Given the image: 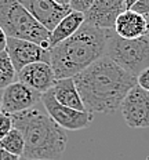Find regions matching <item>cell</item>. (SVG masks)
Instances as JSON below:
<instances>
[{"mask_svg": "<svg viewBox=\"0 0 149 160\" xmlns=\"http://www.w3.org/2000/svg\"><path fill=\"white\" fill-rule=\"evenodd\" d=\"M83 105L88 113L115 115L137 78L104 55L73 78Z\"/></svg>", "mask_w": 149, "mask_h": 160, "instance_id": "obj_1", "label": "cell"}, {"mask_svg": "<svg viewBox=\"0 0 149 160\" xmlns=\"http://www.w3.org/2000/svg\"><path fill=\"white\" fill-rule=\"evenodd\" d=\"M113 29L83 24L71 38L50 50V64L55 79L75 78L107 52V43Z\"/></svg>", "mask_w": 149, "mask_h": 160, "instance_id": "obj_2", "label": "cell"}, {"mask_svg": "<svg viewBox=\"0 0 149 160\" xmlns=\"http://www.w3.org/2000/svg\"><path fill=\"white\" fill-rule=\"evenodd\" d=\"M12 124L25 139L22 158L37 160H59L64 155L68 137L65 130L39 106L11 115Z\"/></svg>", "mask_w": 149, "mask_h": 160, "instance_id": "obj_3", "label": "cell"}, {"mask_svg": "<svg viewBox=\"0 0 149 160\" xmlns=\"http://www.w3.org/2000/svg\"><path fill=\"white\" fill-rule=\"evenodd\" d=\"M0 26L8 38L29 40L50 50V31L33 18L19 0H0Z\"/></svg>", "mask_w": 149, "mask_h": 160, "instance_id": "obj_4", "label": "cell"}, {"mask_svg": "<svg viewBox=\"0 0 149 160\" xmlns=\"http://www.w3.org/2000/svg\"><path fill=\"white\" fill-rule=\"evenodd\" d=\"M105 55L137 78L144 69L149 68V29L138 39H123L112 31Z\"/></svg>", "mask_w": 149, "mask_h": 160, "instance_id": "obj_5", "label": "cell"}, {"mask_svg": "<svg viewBox=\"0 0 149 160\" xmlns=\"http://www.w3.org/2000/svg\"><path fill=\"white\" fill-rule=\"evenodd\" d=\"M40 102L46 112L50 115V118L64 130L77 131V130L87 128L94 120V115L88 113L87 111H76V109L59 104L52 94V90L43 92Z\"/></svg>", "mask_w": 149, "mask_h": 160, "instance_id": "obj_6", "label": "cell"}, {"mask_svg": "<svg viewBox=\"0 0 149 160\" xmlns=\"http://www.w3.org/2000/svg\"><path fill=\"white\" fill-rule=\"evenodd\" d=\"M120 111L126 124L130 128H148L149 92L135 84L124 97Z\"/></svg>", "mask_w": 149, "mask_h": 160, "instance_id": "obj_7", "label": "cell"}, {"mask_svg": "<svg viewBox=\"0 0 149 160\" xmlns=\"http://www.w3.org/2000/svg\"><path fill=\"white\" fill-rule=\"evenodd\" d=\"M42 94L35 91L22 82H14L6 88L2 94V111L10 115L24 112L37 104H42Z\"/></svg>", "mask_w": 149, "mask_h": 160, "instance_id": "obj_8", "label": "cell"}, {"mask_svg": "<svg viewBox=\"0 0 149 160\" xmlns=\"http://www.w3.org/2000/svg\"><path fill=\"white\" fill-rule=\"evenodd\" d=\"M6 51L14 65L17 73L24 66L33 62H50V50L43 48L29 40L7 38Z\"/></svg>", "mask_w": 149, "mask_h": 160, "instance_id": "obj_9", "label": "cell"}, {"mask_svg": "<svg viewBox=\"0 0 149 160\" xmlns=\"http://www.w3.org/2000/svg\"><path fill=\"white\" fill-rule=\"evenodd\" d=\"M32 17L51 32L64 17L72 11L69 6H62L55 0H19Z\"/></svg>", "mask_w": 149, "mask_h": 160, "instance_id": "obj_10", "label": "cell"}, {"mask_svg": "<svg viewBox=\"0 0 149 160\" xmlns=\"http://www.w3.org/2000/svg\"><path fill=\"white\" fill-rule=\"evenodd\" d=\"M124 0H94L84 12V22L101 29H113L117 17L124 11Z\"/></svg>", "mask_w": 149, "mask_h": 160, "instance_id": "obj_11", "label": "cell"}, {"mask_svg": "<svg viewBox=\"0 0 149 160\" xmlns=\"http://www.w3.org/2000/svg\"><path fill=\"white\" fill-rule=\"evenodd\" d=\"M18 80L43 94L52 88L57 79L50 62H33L18 72Z\"/></svg>", "mask_w": 149, "mask_h": 160, "instance_id": "obj_12", "label": "cell"}, {"mask_svg": "<svg viewBox=\"0 0 149 160\" xmlns=\"http://www.w3.org/2000/svg\"><path fill=\"white\" fill-rule=\"evenodd\" d=\"M149 29V22L145 15L134 10H124L117 17L113 31L117 36L123 39H138L144 36Z\"/></svg>", "mask_w": 149, "mask_h": 160, "instance_id": "obj_13", "label": "cell"}, {"mask_svg": "<svg viewBox=\"0 0 149 160\" xmlns=\"http://www.w3.org/2000/svg\"><path fill=\"white\" fill-rule=\"evenodd\" d=\"M52 94L55 99L59 104L69 106L76 111H86L84 105H83L82 97L77 91V87L75 84L73 78H65L55 80L54 86H52Z\"/></svg>", "mask_w": 149, "mask_h": 160, "instance_id": "obj_14", "label": "cell"}, {"mask_svg": "<svg viewBox=\"0 0 149 160\" xmlns=\"http://www.w3.org/2000/svg\"><path fill=\"white\" fill-rule=\"evenodd\" d=\"M84 24V12L73 11L72 10L66 17L58 22V25L50 32V50L65 39L71 38L73 33L79 31V28Z\"/></svg>", "mask_w": 149, "mask_h": 160, "instance_id": "obj_15", "label": "cell"}, {"mask_svg": "<svg viewBox=\"0 0 149 160\" xmlns=\"http://www.w3.org/2000/svg\"><path fill=\"white\" fill-rule=\"evenodd\" d=\"M0 149L22 158L25 149V139L24 135L21 134V131L17 130L15 127H12L11 131L0 141Z\"/></svg>", "mask_w": 149, "mask_h": 160, "instance_id": "obj_16", "label": "cell"}, {"mask_svg": "<svg viewBox=\"0 0 149 160\" xmlns=\"http://www.w3.org/2000/svg\"><path fill=\"white\" fill-rule=\"evenodd\" d=\"M17 75L18 73H17L7 51L6 50L2 51L0 52V88H6L11 83H14Z\"/></svg>", "mask_w": 149, "mask_h": 160, "instance_id": "obj_17", "label": "cell"}, {"mask_svg": "<svg viewBox=\"0 0 149 160\" xmlns=\"http://www.w3.org/2000/svg\"><path fill=\"white\" fill-rule=\"evenodd\" d=\"M12 127H14V124H12L11 115L2 111L0 112V141L11 131Z\"/></svg>", "mask_w": 149, "mask_h": 160, "instance_id": "obj_18", "label": "cell"}, {"mask_svg": "<svg viewBox=\"0 0 149 160\" xmlns=\"http://www.w3.org/2000/svg\"><path fill=\"white\" fill-rule=\"evenodd\" d=\"M92 3H94V0H71L69 7L73 10V11L86 12L88 8L91 7Z\"/></svg>", "mask_w": 149, "mask_h": 160, "instance_id": "obj_19", "label": "cell"}, {"mask_svg": "<svg viewBox=\"0 0 149 160\" xmlns=\"http://www.w3.org/2000/svg\"><path fill=\"white\" fill-rule=\"evenodd\" d=\"M137 84L141 88H144L145 91L149 92V68L144 69L140 75L137 76Z\"/></svg>", "mask_w": 149, "mask_h": 160, "instance_id": "obj_20", "label": "cell"}, {"mask_svg": "<svg viewBox=\"0 0 149 160\" xmlns=\"http://www.w3.org/2000/svg\"><path fill=\"white\" fill-rule=\"evenodd\" d=\"M131 10H134V11L140 12V14L149 18V0H140L137 4L132 6Z\"/></svg>", "mask_w": 149, "mask_h": 160, "instance_id": "obj_21", "label": "cell"}, {"mask_svg": "<svg viewBox=\"0 0 149 160\" xmlns=\"http://www.w3.org/2000/svg\"><path fill=\"white\" fill-rule=\"evenodd\" d=\"M7 38L8 36L6 35V32L3 31V28L0 26V52L6 50V46H7Z\"/></svg>", "mask_w": 149, "mask_h": 160, "instance_id": "obj_22", "label": "cell"}, {"mask_svg": "<svg viewBox=\"0 0 149 160\" xmlns=\"http://www.w3.org/2000/svg\"><path fill=\"white\" fill-rule=\"evenodd\" d=\"M19 156H15L12 153H8L3 149H0V160H19Z\"/></svg>", "mask_w": 149, "mask_h": 160, "instance_id": "obj_23", "label": "cell"}, {"mask_svg": "<svg viewBox=\"0 0 149 160\" xmlns=\"http://www.w3.org/2000/svg\"><path fill=\"white\" fill-rule=\"evenodd\" d=\"M124 2H126V8L130 10V8H132V6L137 4L140 0H124Z\"/></svg>", "mask_w": 149, "mask_h": 160, "instance_id": "obj_24", "label": "cell"}, {"mask_svg": "<svg viewBox=\"0 0 149 160\" xmlns=\"http://www.w3.org/2000/svg\"><path fill=\"white\" fill-rule=\"evenodd\" d=\"M57 3H59V4L62 6H69V3H71V0H55Z\"/></svg>", "mask_w": 149, "mask_h": 160, "instance_id": "obj_25", "label": "cell"}, {"mask_svg": "<svg viewBox=\"0 0 149 160\" xmlns=\"http://www.w3.org/2000/svg\"><path fill=\"white\" fill-rule=\"evenodd\" d=\"M19 160H37V159H26V158H21Z\"/></svg>", "mask_w": 149, "mask_h": 160, "instance_id": "obj_26", "label": "cell"}, {"mask_svg": "<svg viewBox=\"0 0 149 160\" xmlns=\"http://www.w3.org/2000/svg\"><path fill=\"white\" fill-rule=\"evenodd\" d=\"M0 112H2V97H0Z\"/></svg>", "mask_w": 149, "mask_h": 160, "instance_id": "obj_27", "label": "cell"}, {"mask_svg": "<svg viewBox=\"0 0 149 160\" xmlns=\"http://www.w3.org/2000/svg\"><path fill=\"white\" fill-rule=\"evenodd\" d=\"M147 160H149V156H148V158H147Z\"/></svg>", "mask_w": 149, "mask_h": 160, "instance_id": "obj_28", "label": "cell"}, {"mask_svg": "<svg viewBox=\"0 0 149 160\" xmlns=\"http://www.w3.org/2000/svg\"><path fill=\"white\" fill-rule=\"evenodd\" d=\"M148 22H149V18H148Z\"/></svg>", "mask_w": 149, "mask_h": 160, "instance_id": "obj_29", "label": "cell"}]
</instances>
